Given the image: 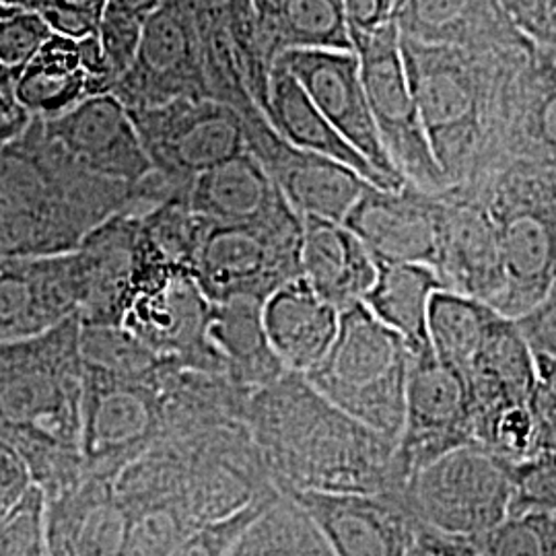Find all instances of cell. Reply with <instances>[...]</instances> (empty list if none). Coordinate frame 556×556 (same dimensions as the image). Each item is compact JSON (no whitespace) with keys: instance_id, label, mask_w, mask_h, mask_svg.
<instances>
[{"instance_id":"1","label":"cell","mask_w":556,"mask_h":556,"mask_svg":"<svg viewBox=\"0 0 556 556\" xmlns=\"http://www.w3.org/2000/svg\"><path fill=\"white\" fill-rule=\"evenodd\" d=\"M243 422L280 495H397V441L342 413L303 374L287 371L248 394Z\"/></svg>"},{"instance_id":"2","label":"cell","mask_w":556,"mask_h":556,"mask_svg":"<svg viewBox=\"0 0 556 556\" xmlns=\"http://www.w3.org/2000/svg\"><path fill=\"white\" fill-rule=\"evenodd\" d=\"M79 318L41 337L0 344V441L54 495L83 477Z\"/></svg>"},{"instance_id":"3","label":"cell","mask_w":556,"mask_h":556,"mask_svg":"<svg viewBox=\"0 0 556 556\" xmlns=\"http://www.w3.org/2000/svg\"><path fill=\"white\" fill-rule=\"evenodd\" d=\"M534 48L475 54L400 38L420 124L447 186L468 188L493 172L507 89Z\"/></svg>"},{"instance_id":"4","label":"cell","mask_w":556,"mask_h":556,"mask_svg":"<svg viewBox=\"0 0 556 556\" xmlns=\"http://www.w3.org/2000/svg\"><path fill=\"white\" fill-rule=\"evenodd\" d=\"M415 355L365 303L340 312L332 346L305 379L342 413L397 441Z\"/></svg>"},{"instance_id":"5","label":"cell","mask_w":556,"mask_h":556,"mask_svg":"<svg viewBox=\"0 0 556 556\" xmlns=\"http://www.w3.org/2000/svg\"><path fill=\"white\" fill-rule=\"evenodd\" d=\"M464 190L484 202L497 229L505 291L495 309L519 318L556 280V172L511 161Z\"/></svg>"},{"instance_id":"6","label":"cell","mask_w":556,"mask_h":556,"mask_svg":"<svg viewBox=\"0 0 556 556\" xmlns=\"http://www.w3.org/2000/svg\"><path fill=\"white\" fill-rule=\"evenodd\" d=\"M132 186L103 178L75 160L31 118L0 149V202L54 220L83 241L103 220L126 213Z\"/></svg>"},{"instance_id":"7","label":"cell","mask_w":556,"mask_h":556,"mask_svg":"<svg viewBox=\"0 0 556 556\" xmlns=\"http://www.w3.org/2000/svg\"><path fill=\"white\" fill-rule=\"evenodd\" d=\"M172 361L144 378L83 367L80 456L83 472L116 480L132 462L176 438Z\"/></svg>"},{"instance_id":"8","label":"cell","mask_w":556,"mask_h":556,"mask_svg":"<svg viewBox=\"0 0 556 556\" xmlns=\"http://www.w3.org/2000/svg\"><path fill=\"white\" fill-rule=\"evenodd\" d=\"M211 305L194 273L165 258L140 227L137 264L119 328L157 357L223 376L208 340Z\"/></svg>"},{"instance_id":"9","label":"cell","mask_w":556,"mask_h":556,"mask_svg":"<svg viewBox=\"0 0 556 556\" xmlns=\"http://www.w3.org/2000/svg\"><path fill=\"white\" fill-rule=\"evenodd\" d=\"M303 217L293 206L243 225L211 223L192 273L213 303L250 299L264 303L301 273Z\"/></svg>"},{"instance_id":"10","label":"cell","mask_w":556,"mask_h":556,"mask_svg":"<svg viewBox=\"0 0 556 556\" xmlns=\"http://www.w3.org/2000/svg\"><path fill=\"white\" fill-rule=\"evenodd\" d=\"M509 466L478 445L457 447L417 470L394 497L422 526L484 536L509 516Z\"/></svg>"},{"instance_id":"11","label":"cell","mask_w":556,"mask_h":556,"mask_svg":"<svg viewBox=\"0 0 556 556\" xmlns=\"http://www.w3.org/2000/svg\"><path fill=\"white\" fill-rule=\"evenodd\" d=\"M351 41L379 140L394 169L422 192H443L450 186L425 137L394 21L374 31H351Z\"/></svg>"},{"instance_id":"12","label":"cell","mask_w":556,"mask_h":556,"mask_svg":"<svg viewBox=\"0 0 556 556\" xmlns=\"http://www.w3.org/2000/svg\"><path fill=\"white\" fill-rule=\"evenodd\" d=\"M466 445H475L466 379L433 351L417 355L408 376L404 425L394 454L400 484L404 486L417 470Z\"/></svg>"},{"instance_id":"13","label":"cell","mask_w":556,"mask_h":556,"mask_svg":"<svg viewBox=\"0 0 556 556\" xmlns=\"http://www.w3.org/2000/svg\"><path fill=\"white\" fill-rule=\"evenodd\" d=\"M128 114L147 157L169 178L192 181L245 151L241 119L219 101L181 98Z\"/></svg>"},{"instance_id":"14","label":"cell","mask_w":556,"mask_h":556,"mask_svg":"<svg viewBox=\"0 0 556 556\" xmlns=\"http://www.w3.org/2000/svg\"><path fill=\"white\" fill-rule=\"evenodd\" d=\"M112 96L126 110L157 108L181 98L208 100L199 29L186 11L163 2L144 21L137 59Z\"/></svg>"},{"instance_id":"15","label":"cell","mask_w":556,"mask_h":556,"mask_svg":"<svg viewBox=\"0 0 556 556\" xmlns=\"http://www.w3.org/2000/svg\"><path fill=\"white\" fill-rule=\"evenodd\" d=\"M280 62L301 85L307 98L355 151L369 161L383 178L404 186L388 157L371 116L361 80L357 54L351 50H291Z\"/></svg>"},{"instance_id":"16","label":"cell","mask_w":556,"mask_h":556,"mask_svg":"<svg viewBox=\"0 0 556 556\" xmlns=\"http://www.w3.org/2000/svg\"><path fill=\"white\" fill-rule=\"evenodd\" d=\"M445 291L478 299L493 309L505 291L497 229L475 192L450 186L439 192L435 268Z\"/></svg>"},{"instance_id":"17","label":"cell","mask_w":556,"mask_h":556,"mask_svg":"<svg viewBox=\"0 0 556 556\" xmlns=\"http://www.w3.org/2000/svg\"><path fill=\"white\" fill-rule=\"evenodd\" d=\"M85 282L73 252L0 262V344L41 337L79 318Z\"/></svg>"},{"instance_id":"18","label":"cell","mask_w":556,"mask_h":556,"mask_svg":"<svg viewBox=\"0 0 556 556\" xmlns=\"http://www.w3.org/2000/svg\"><path fill=\"white\" fill-rule=\"evenodd\" d=\"M342 225L357 236L376 264H422L435 268L439 192L413 184L400 190L367 186Z\"/></svg>"},{"instance_id":"19","label":"cell","mask_w":556,"mask_h":556,"mask_svg":"<svg viewBox=\"0 0 556 556\" xmlns=\"http://www.w3.org/2000/svg\"><path fill=\"white\" fill-rule=\"evenodd\" d=\"M334 556H406L415 519L394 495L291 493Z\"/></svg>"},{"instance_id":"20","label":"cell","mask_w":556,"mask_h":556,"mask_svg":"<svg viewBox=\"0 0 556 556\" xmlns=\"http://www.w3.org/2000/svg\"><path fill=\"white\" fill-rule=\"evenodd\" d=\"M245 151L262 163L280 194L301 217L342 223L369 186L355 169L289 144L273 126L245 140Z\"/></svg>"},{"instance_id":"21","label":"cell","mask_w":556,"mask_h":556,"mask_svg":"<svg viewBox=\"0 0 556 556\" xmlns=\"http://www.w3.org/2000/svg\"><path fill=\"white\" fill-rule=\"evenodd\" d=\"M43 124L52 139L98 176L132 186L155 169L128 110L112 93L80 101L71 112Z\"/></svg>"},{"instance_id":"22","label":"cell","mask_w":556,"mask_h":556,"mask_svg":"<svg viewBox=\"0 0 556 556\" xmlns=\"http://www.w3.org/2000/svg\"><path fill=\"white\" fill-rule=\"evenodd\" d=\"M392 21L400 38L475 54L536 46L517 29L497 0H397Z\"/></svg>"},{"instance_id":"23","label":"cell","mask_w":556,"mask_h":556,"mask_svg":"<svg viewBox=\"0 0 556 556\" xmlns=\"http://www.w3.org/2000/svg\"><path fill=\"white\" fill-rule=\"evenodd\" d=\"M511 161L556 172V60L540 48L509 83L493 172Z\"/></svg>"},{"instance_id":"24","label":"cell","mask_w":556,"mask_h":556,"mask_svg":"<svg viewBox=\"0 0 556 556\" xmlns=\"http://www.w3.org/2000/svg\"><path fill=\"white\" fill-rule=\"evenodd\" d=\"M114 482L83 472L46 497V556H119L126 509Z\"/></svg>"},{"instance_id":"25","label":"cell","mask_w":556,"mask_h":556,"mask_svg":"<svg viewBox=\"0 0 556 556\" xmlns=\"http://www.w3.org/2000/svg\"><path fill=\"white\" fill-rule=\"evenodd\" d=\"M472 406L475 435L501 413L530 406L536 390V358L514 319L498 314L475 357L459 371Z\"/></svg>"},{"instance_id":"26","label":"cell","mask_w":556,"mask_h":556,"mask_svg":"<svg viewBox=\"0 0 556 556\" xmlns=\"http://www.w3.org/2000/svg\"><path fill=\"white\" fill-rule=\"evenodd\" d=\"M140 217L118 213L89 231L75 250L85 299L80 326H119L137 264Z\"/></svg>"},{"instance_id":"27","label":"cell","mask_w":556,"mask_h":556,"mask_svg":"<svg viewBox=\"0 0 556 556\" xmlns=\"http://www.w3.org/2000/svg\"><path fill=\"white\" fill-rule=\"evenodd\" d=\"M301 273L340 314L363 303L378 278V264L342 223L303 217Z\"/></svg>"},{"instance_id":"28","label":"cell","mask_w":556,"mask_h":556,"mask_svg":"<svg viewBox=\"0 0 556 556\" xmlns=\"http://www.w3.org/2000/svg\"><path fill=\"white\" fill-rule=\"evenodd\" d=\"M262 321L285 369L305 376L332 346L340 314L301 277L262 303Z\"/></svg>"},{"instance_id":"29","label":"cell","mask_w":556,"mask_h":556,"mask_svg":"<svg viewBox=\"0 0 556 556\" xmlns=\"http://www.w3.org/2000/svg\"><path fill=\"white\" fill-rule=\"evenodd\" d=\"M188 202L197 215L215 225L260 223L291 206L262 163L248 151L192 179Z\"/></svg>"},{"instance_id":"30","label":"cell","mask_w":556,"mask_h":556,"mask_svg":"<svg viewBox=\"0 0 556 556\" xmlns=\"http://www.w3.org/2000/svg\"><path fill=\"white\" fill-rule=\"evenodd\" d=\"M266 118L277 130L278 137L287 140L289 144L338 161L355 169L358 176L367 179L371 186L386 190L402 188L394 181L383 178L369 161L338 135L337 128L321 116L314 101L307 98V93L301 89L295 77L280 62H275L270 73Z\"/></svg>"},{"instance_id":"31","label":"cell","mask_w":556,"mask_h":556,"mask_svg":"<svg viewBox=\"0 0 556 556\" xmlns=\"http://www.w3.org/2000/svg\"><path fill=\"white\" fill-rule=\"evenodd\" d=\"M208 340L219 357L223 378L243 394H252L287 374L266 337L262 303L250 299L213 303Z\"/></svg>"},{"instance_id":"32","label":"cell","mask_w":556,"mask_h":556,"mask_svg":"<svg viewBox=\"0 0 556 556\" xmlns=\"http://www.w3.org/2000/svg\"><path fill=\"white\" fill-rule=\"evenodd\" d=\"M273 62L291 50H353L340 0H250Z\"/></svg>"},{"instance_id":"33","label":"cell","mask_w":556,"mask_h":556,"mask_svg":"<svg viewBox=\"0 0 556 556\" xmlns=\"http://www.w3.org/2000/svg\"><path fill=\"white\" fill-rule=\"evenodd\" d=\"M15 96L31 118L54 119L101 93L80 62L79 41L52 34L17 75Z\"/></svg>"},{"instance_id":"34","label":"cell","mask_w":556,"mask_h":556,"mask_svg":"<svg viewBox=\"0 0 556 556\" xmlns=\"http://www.w3.org/2000/svg\"><path fill=\"white\" fill-rule=\"evenodd\" d=\"M438 291H445V287L431 266L378 264V278L363 303L381 324L400 334L417 357L431 351L427 316Z\"/></svg>"},{"instance_id":"35","label":"cell","mask_w":556,"mask_h":556,"mask_svg":"<svg viewBox=\"0 0 556 556\" xmlns=\"http://www.w3.org/2000/svg\"><path fill=\"white\" fill-rule=\"evenodd\" d=\"M227 556H334L293 498L277 495L236 540Z\"/></svg>"},{"instance_id":"36","label":"cell","mask_w":556,"mask_h":556,"mask_svg":"<svg viewBox=\"0 0 556 556\" xmlns=\"http://www.w3.org/2000/svg\"><path fill=\"white\" fill-rule=\"evenodd\" d=\"M498 318L497 309L478 299L438 291L429 303L427 332L435 357L462 371Z\"/></svg>"},{"instance_id":"37","label":"cell","mask_w":556,"mask_h":556,"mask_svg":"<svg viewBox=\"0 0 556 556\" xmlns=\"http://www.w3.org/2000/svg\"><path fill=\"white\" fill-rule=\"evenodd\" d=\"M478 556H556V514L505 517L478 538Z\"/></svg>"},{"instance_id":"38","label":"cell","mask_w":556,"mask_h":556,"mask_svg":"<svg viewBox=\"0 0 556 556\" xmlns=\"http://www.w3.org/2000/svg\"><path fill=\"white\" fill-rule=\"evenodd\" d=\"M509 516L556 514V452H538L509 466Z\"/></svg>"},{"instance_id":"39","label":"cell","mask_w":556,"mask_h":556,"mask_svg":"<svg viewBox=\"0 0 556 556\" xmlns=\"http://www.w3.org/2000/svg\"><path fill=\"white\" fill-rule=\"evenodd\" d=\"M0 556H46V495L31 486L0 519Z\"/></svg>"},{"instance_id":"40","label":"cell","mask_w":556,"mask_h":556,"mask_svg":"<svg viewBox=\"0 0 556 556\" xmlns=\"http://www.w3.org/2000/svg\"><path fill=\"white\" fill-rule=\"evenodd\" d=\"M50 36L52 29L40 13L15 11L0 20V64L20 75Z\"/></svg>"},{"instance_id":"41","label":"cell","mask_w":556,"mask_h":556,"mask_svg":"<svg viewBox=\"0 0 556 556\" xmlns=\"http://www.w3.org/2000/svg\"><path fill=\"white\" fill-rule=\"evenodd\" d=\"M142 27H144V21L135 20L130 15H124L108 7L101 15L98 40H100L101 54L114 85L128 73V68L137 59Z\"/></svg>"},{"instance_id":"42","label":"cell","mask_w":556,"mask_h":556,"mask_svg":"<svg viewBox=\"0 0 556 556\" xmlns=\"http://www.w3.org/2000/svg\"><path fill=\"white\" fill-rule=\"evenodd\" d=\"M280 493L258 498L243 507L238 514L225 517L215 523H208L197 530L192 536L186 538L178 548L169 556H227L231 546L236 544L243 530L262 514V509L270 503V498L277 497Z\"/></svg>"},{"instance_id":"43","label":"cell","mask_w":556,"mask_h":556,"mask_svg":"<svg viewBox=\"0 0 556 556\" xmlns=\"http://www.w3.org/2000/svg\"><path fill=\"white\" fill-rule=\"evenodd\" d=\"M517 29L548 52L556 43V0H497Z\"/></svg>"},{"instance_id":"44","label":"cell","mask_w":556,"mask_h":556,"mask_svg":"<svg viewBox=\"0 0 556 556\" xmlns=\"http://www.w3.org/2000/svg\"><path fill=\"white\" fill-rule=\"evenodd\" d=\"M514 321L534 357L556 361V280L536 305Z\"/></svg>"},{"instance_id":"45","label":"cell","mask_w":556,"mask_h":556,"mask_svg":"<svg viewBox=\"0 0 556 556\" xmlns=\"http://www.w3.org/2000/svg\"><path fill=\"white\" fill-rule=\"evenodd\" d=\"M536 390L532 396L536 454L556 452V361L536 358Z\"/></svg>"},{"instance_id":"46","label":"cell","mask_w":556,"mask_h":556,"mask_svg":"<svg viewBox=\"0 0 556 556\" xmlns=\"http://www.w3.org/2000/svg\"><path fill=\"white\" fill-rule=\"evenodd\" d=\"M406 556H478V538L447 534L417 521Z\"/></svg>"},{"instance_id":"47","label":"cell","mask_w":556,"mask_h":556,"mask_svg":"<svg viewBox=\"0 0 556 556\" xmlns=\"http://www.w3.org/2000/svg\"><path fill=\"white\" fill-rule=\"evenodd\" d=\"M34 486V478L20 454L0 441V519Z\"/></svg>"},{"instance_id":"48","label":"cell","mask_w":556,"mask_h":556,"mask_svg":"<svg viewBox=\"0 0 556 556\" xmlns=\"http://www.w3.org/2000/svg\"><path fill=\"white\" fill-rule=\"evenodd\" d=\"M17 73L0 64V144L20 137L31 122V116L21 108L15 96Z\"/></svg>"},{"instance_id":"49","label":"cell","mask_w":556,"mask_h":556,"mask_svg":"<svg viewBox=\"0 0 556 556\" xmlns=\"http://www.w3.org/2000/svg\"><path fill=\"white\" fill-rule=\"evenodd\" d=\"M340 4L349 31H374L392 21L396 0H340Z\"/></svg>"},{"instance_id":"50","label":"cell","mask_w":556,"mask_h":556,"mask_svg":"<svg viewBox=\"0 0 556 556\" xmlns=\"http://www.w3.org/2000/svg\"><path fill=\"white\" fill-rule=\"evenodd\" d=\"M40 15L52 29V34L68 40H85L89 36H96L100 29V20L73 9H60L50 4L48 9L41 11Z\"/></svg>"},{"instance_id":"51","label":"cell","mask_w":556,"mask_h":556,"mask_svg":"<svg viewBox=\"0 0 556 556\" xmlns=\"http://www.w3.org/2000/svg\"><path fill=\"white\" fill-rule=\"evenodd\" d=\"M163 0H108V9L130 15L135 20L147 21L160 11Z\"/></svg>"},{"instance_id":"52","label":"cell","mask_w":556,"mask_h":556,"mask_svg":"<svg viewBox=\"0 0 556 556\" xmlns=\"http://www.w3.org/2000/svg\"><path fill=\"white\" fill-rule=\"evenodd\" d=\"M163 2L176 4L194 20V17H202V15L219 11L223 7H227L231 0H163Z\"/></svg>"},{"instance_id":"53","label":"cell","mask_w":556,"mask_h":556,"mask_svg":"<svg viewBox=\"0 0 556 556\" xmlns=\"http://www.w3.org/2000/svg\"><path fill=\"white\" fill-rule=\"evenodd\" d=\"M50 4L60 7V9L80 11V13H87V15L101 21V15L108 7V0H50Z\"/></svg>"},{"instance_id":"54","label":"cell","mask_w":556,"mask_h":556,"mask_svg":"<svg viewBox=\"0 0 556 556\" xmlns=\"http://www.w3.org/2000/svg\"><path fill=\"white\" fill-rule=\"evenodd\" d=\"M0 7L15 9V11L41 13L43 9H48V7H50V0H0Z\"/></svg>"},{"instance_id":"55","label":"cell","mask_w":556,"mask_h":556,"mask_svg":"<svg viewBox=\"0 0 556 556\" xmlns=\"http://www.w3.org/2000/svg\"><path fill=\"white\" fill-rule=\"evenodd\" d=\"M13 13H15V9H7V7H0V20H4V17L13 15Z\"/></svg>"},{"instance_id":"56","label":"cell","mask_w":556,"mask_h":556,"mask_svg":"<svg viewBox=\"0 0 556 556\" xmlns=\"http://www.w3.org/2000/svg\"><path fill=\"white\" fill-rule=\"evenodd\" d=\"M542 52H544V50H542ZM546 54H548L551 59L556 60V43L551 48V50H548V52H546Z\"/></svg>"},{"instance_id":"57","label":"cell","mask_w":556,"mask_h":556,"mask_svg":"<svg viewBox=\"0 0 556 556\" xmlns=\"http://www.w3.org/2000/svg\"><path fill=\"white\" fill-rule=\"evenodd\" d=\"M2 147H4V144H0V149H2Z\"/></svg>"},{"instance_id":"58","label":"cell","mask_w":556,"mask_h":556,"mask_svg":"<svg viewBox=\"0 0 556 556\" xmlns=\"http://www.w3.org/2000/svg\"><path fill=\"white\" fill-rule=\"evenodd\" d=\"M396 2H397V0H396Z\"/></svg>"}]
</instances>
